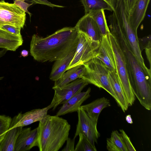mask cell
<instances>
[{
	"label": "cell",
	"mask_w": 151,
	"mask_h": 151,
	"mask_svg": "<svg viewBox=\"0 0 151 151\" xmlns=\"http://www.w3.org/2000/svg\"><path fill=\"white\" fill-rule=\"evenodd\" d=\"M78 36L75 27H64L45 37L34 34L30 42V54L41 63L63 58L76 50Z\"/></svg>",
	"instance_id": "1"
},
{
	"label": "cell",
	"mask_w": 151,
	"mask_h": 151,
	"mask_svg": "<svg viewBox=\"0 0 151 151\" xmlns=\"http://www.w3.org/2000/svg\"><path fill=\"white\" fill-rule=\"evenodd\" d=\"M114 36L123 51L126 62L129 78L132 91L140 104L146 109H151V73L141 63L132 51L122 32Z\"/></svg>",
	"instance_id": "2"
},
{
	"label": "cell",
	"mask_w": 151,
	"mask_h": 151,
	"mask_svg": "<svg viewBox=\"0 0 151 151\" xmlns=\"http://www.w3.org/2000/svg\"><path fill=\"white\" fill-rule=\"evenodd\" d=\"M38 127L37 145L40 151H58L68 137L70 125L60 116L47 115Z\"/></svg>",
	"instance_id": "3"
},
{
	"label": "cell",
	"mask_w": 151,
	"mask_h": 151,
	"mask_svg": "<svg viewBox=\"0 0 151 151\" xmlns=\"http://www.w3.org/2000/svg\"><path fill=\"white\" fill-rule=\"evenodd\" d=\"M85 70L80 78L88 84H93L107 91L116 100L109 77V70L100 59L95 58L83 65Z\"/></svg>",
	"instance_id": "4"
},
{
	"label": "cell",
	"mask_w": 151,
	"mask_h": 151,
	"mask_svg": "<svg viewBox=\"0 0 151 151\" xmlns=\"http://www.w3.org/2000/svg\"><path fill=\"white\" fill-rule=\"evenodd\" d=\"M108 35L113 52L116 70L129 106L135 100L130 83L124 53L115 37L111 33Z\"/></svg>",
	"instance_id": "5"
},
{
	"label": "cell",
	"mask_w": 151,
	"mask_h": 151,
	"mask_svg": "<svg viewBox=\"0 0 151 151\" xmlns=\"http://www.w3.org/2000/svg\"><path fill=\"white\" fill-rule=\"evenodd\" d=\"M113 12L116 15L122 32L132 51L138 60L145 64L139 46L137 32L134 30L129 21V15L125 11L123 0H117Z\"/></svg>",
	"instance_id": "6"
},
{
	"label": "cell",
	"mask_w": 151,
	"mask_h": 151,
	"mask_svg": "<svg viewBox=\"0 0 151 151\" xmlns=\"http://www.w3.org/2000/svg\"><path fill=\"white\" fill-rule=\"evenodd\" d=\"M78 33L76 50L67 70L72 68L83 65L96 57L99 42L93 41L84 34Z\"/></svg>",
	"instance_id": "7"
},
{
	"label": "cell",
	"mask_w": 151,
	"mask_h": 151,
	"mask_svg": "<svg viewBox=\"0 0 151 151\" xmlns=\"http://www.w3.org/2000/svg\"><path fill=\"white\" fill-rule=\"evenodd\" d=\"M88 84L82 79L78 78L63 86L52 88L54 94L48 106L50 109L52 108L55 110L59 105L63 104L72 96L81 92Z\"/></svg>",
	"instance_id": "8"
},
{
	"label": "cell",
	"mask_w": 151,
	"mask_h": 151,
	"mask_svg": "<svg viewBox=\"0 0 151 151\" xmlns=\"http://www.w3.org/2000/svg\"><path fill=\"white\" fill-rule=\"evenodd\" d=\"M77 112L78 122L73 138L75 139L80 133H81L85 136L93 145H95V143H97L100 136V134L97 128V122L91 119L81 107Z\"/></svg>",
	"instance_id": "9"
},
{
	"label": "cell",
	"mask_w": 151,
	"mask_h": 151,
	"mask_svg": "<svg viewBox=\"0 0 151 151\" xmlns=\"http://www.w3.org/2000/svg\"><path fill=\"white\" fill-rule=\"evenodd\" d=\"M0 17L6 24L23 28L25 12L14 4L0 1Z\"/></svg>",
	"instance_id": "10"
},
{
	"label": "cell",
	"mask_w": 151,
	"mask_h": 151,
	"mask_svg": "<svg viewBox=\"0 0 151 151\" xmlns=\"http://www.w3.org/2000/svg\"><path fill=\"white\" fill-rule=\"evenodd\" d=\"M49 109L47 106L42 109H34L24 114L19 113L12 119L9 129L18 127H23L40 122L47 115Z\"/></svg>",
	"instance_id": "11"
},
{
	"label": "cell",
	"mask_w": 151,
	"mask_h": 151,
	"mask_svg": "<svg viewBox=\"0 0 151 151\" xmlns=\"http://www.w3.org/2000/svg\"><path fill=\"white\" fill-rule=\"evenodd\" d=\"M38 132V127L32 130L31 127L22 128L16 140L14 151H29L37 146Z\"/></svg>",
	"instance_id": "12"
},
{
	"label": "cell",
	"mask_w": 151,
	"mask_h": 151,
	"mask_svg": "<svg viewBox=\"0 0 151 151\" xmlns=\"http://www.w3.org/2000/svg\"><path fill=\"white\" fill-rule=\"evenodd\" d=\"M75 27L78 32L84 34L93 41L99 42L102 36L95 21L88 14H85L78 20Z\"/></svg>",
	"instance_id": "13"
},
{
	"label": "cell",
	"mask_w": 151,
	"mask_h": 151,
	"mask_svg": "<svg viewBox=\"0 0 151 151\" xmlns=\"http://www.w3.org/2000/svg\"><path fill=\"white\" fill-rule=\"evenodd\" d=\"M108 34L101 36L96 58L101 61L109 70H116V65L114 53Z\"/></svg>",
	"instance_id": "14"
},
{
	"label": "cell",
	"mask_w": 151,
	"mask_h": 151,
	"mask_svg": "<svg viewBox=\"0 0 151 151\" xmlns=\"http://www.w3.org/2000/svg\"><path fill=\"white\" fill-rule=\"evenodd\" d=\"M91 88H88L85 92H80L74 95L63 104L56 115L60 116L77 111L83 103L90 96Z\"/></svg>",
	"instance_id": "15"
},
{
	"label": "cell",
	"mask_w": 151,
	"mask_h": 151,
	"mask_svg": "<svg viewBox=\"0 0 151 151\" xmlns=\"http://www.w3.org/2000/svg\"><path fill=\"white\" fill-rule=\"evenodd\" d=\"M109 77L118 106L125 112L129 106L116 70H109Z\"/></svg>",
	"instance_id": "16"
},
{
	"label": "cell",
	"mask_w": 151,
	"mask_h": 151,
	"mask_svg": "<svg viewBox=\"0 0 151 151\" xmlns=\"http://www.w3.org/2000/svg\"><path fill=\"white\" fill-rule=\"evenodd\" d=\"M150 0H137L129 16V19L132 27L137 32V29L145 17Z\"/></svg>",
	"instance_id": "17"
},
{
	"label": "cell",
	"mask_w": 151,
	"mask_h": 151,
	"mask_svg": "<svg viewBox=\"0 0 151 151\" xmlns=\"http://www.w3.org/2000/svg\"><path fill=\"white\" fill-rule=\"evenodd\" d=\"M110 106L109 100L102 97L88 104L81 105V107L86 111L91 119L97 122L99 114L102 110Z\"/></svg>",
	"instance_id": "18"
},
{
	"label": "cell",
	"mask_w": 151,
	"mask_h": 151,
	"mask_svg": "<svg viewBox=\"0 0 151 151\" xmlns=\"http://www.w3.org/2000/svg\"><path fill=\"white\" fill-rule=\"evenodd\" d=\"M23 42L22 37L16 36L0 28V48L14 51Z\"/></svg>",
	"instance_id": "19"
},
{
	"label": "cell",
	"mask_w": 151,
	"mask_h": 151,
	"mask_svg": "<svg viewBox=\"0 0 151 151\" xmlns=\"http://www.w3.org/2000/svg\"><path fill=\"white\" fill-rule=\"evenodd\" d=\"M75 51L72 52L63 58L55 61L50 76V80L54 81L57 80L67 71V69L74 57Z\"/></svg>",
	"instance_id": "20"
},
{
	"label": "cell",
	"mask_w": 151,
	"mask_h": 151,
	"mask_svg": "<svg viewBox=\"0 0 151 151\" xmlns=\"http://www.w3.org/2000/svg\"><path fill=\"white\" fill-rule=\"evenodd\" d=\"M85 68L83 65L72 68L67 70L62 76L55 81L52 88L63 86L78 78H80L83 74Z\"/></svg>",
	"instance_id": "21"
},
{
	"label": "cell",
	"mask_w": 151,
	"mask_h": 151,
	"mask_svg": "<svg viewBox=\"0 0 151 151\" xmlns=\"http://www.w3.org/2000/svg\"><path fill=\"white\" fill-rule=\"evenodd\" d=\"M22 128L18 127L9 129L0 143V151H14L16 140Z\"/></svg>",
	"instance_id": "22"
},
{
	"label": "cell",
	"mask_w": 151,
	"mask_h": 151,
	"mask_svg": "<svg viewBox=\"0 0 151 151\" xmlns=\"http://www.w3.org/2000/svg\"><path fill=\"white\" fill-rule=\"evenodd\" d=\"M85 10V14L90 12L100 10L113 12L111 6L104 0H81Z\"/></svg>",
	"instance_id": "23"
},
{
	"label": "cell",
	"mask_w": 151,
	"mask_h": 151,
	"mask_svg": "<svg viewBox=\"0 0 151 151\" xmlns=\"http://www.w3.org/2000/svg\"><path fill=\"white\" fill-rule=\"evenodd\" d=\"M106 141V148L109 151H127L120 134L117 130L112 132Z\"/></svg>",
	"instance_id": "24"
},
{
	"label": "cell",
	"mask_w": 151,
	"mask_h": 151,
	"mask_svg": "<svg viewBox=\"0 0 151 151\" xmlns=\"http://www.w3.org/2000/svg\"><path fill=\"white\" fill-rule=\"evenodd\" d=\"M88 14L95 21L101 36L107 35L110 32L107 24L104 10L92 11Z\"/></svg>",
	"instance_id": "25"
},
{
	"label": "cell",
	"mask_w": 151,
	"mask_h": 151,
	"mask_svg": "<svg viewBox=\"0 0 151 151\" xmlns=\"http://www.w3.org/2000/svg\"><path fill=\"white\" fill-rule=\"evenodd\" d=\"M79 140L75 147L74 151H96L95 145H93L83 134L80 133Z\"/></svg>",
	"instance_id": "26"
},
{
	"label": "cell",
	"mask_w": 151,
	"mask_h": 151,
	"mask_svg": "<svg viewBox=\"0 0 151 151\" xmlns=\"http://www.w3.org/2000/svg\"><path fill=\"white\" fill-rule=\"evenodd\" d=\"M140 49L142 50L144 49L147 58L149 63L151 69V43L150 35L138 39Z\"/></svg>",
	"instance_id": "27"
},
{
	"label": "cell",
	"mask_w": 151,
	"mask_h": 151,
	"mask_svg": "<svg viewBox=\"0 0 151 151\" xmlns=\"http://www.w3.org/2000/svg\"><path fill=\"white\" fill-rule=\"evenodd\" d=\"M11 120L9 116L0 115V143L10 127Z\"/></svg>",
	"instance_id": "28"
},
{
	"label": "cell",
	"mask_w": 151,
	"mask_h": 151,
	"mask_svg": "<svg viewBox=\"0 0 151 151\" xmlns=\"http://www.w3.org/2000/svg\"><path fill=\"white\" fill-rule=\"evenodd\" d=\"M0 28L13 35L22 37L20 33L21 28L20 27L5 24L1 26Z\"/></svg>",
	"instance_id": "29"
},
{
	"label": "cell",
	"mask_w": 151,
	"mask_h": 151,
	"mask_svg": "<svg viewBox=\"0 0 151 151\" xmlns=\"http://www.w3.org/2000/svg\"><path fill=\"white\" fill-rule=\"evenodd\" d=\"M120 134L127 151H136V150L131 142L129 137L123 129H120Z\"/></svg>",
	"instance_id": "30"
},
{
	"label": "cell",
	"mask_w": 151,
	"mask_h": 151,
	"mask_svg": "<svg viewBox=\"0 0 151 151\" xmlns=\"http://www.w3.org/2000/svg\"><path fill=\"white\" fill-rule=\"evenodd\" d=\"M14 4L19 7L25 12L28 13L31 17L32 14L28 10V8L33 4H29L23 0H17L14 1Z\"/></svg>",
	"instance_id": "31"
},
{
	"label": "cell",
	"mask_w": 151,
	"mask_h": 151,
	"mask_svg": "<svg viewBox=\"0 0 151 151\" xmlns=\"http://www.w3.org/2000/svg\"><path fill=\"white\" fill-rule=\"evenodd\" d=\"M137 0H123L125 10L129 15L135 6Z\"/></svg>",
	"instance_id": "32"
},
{
	"label": "cell",
	"mask_w": 151,
	"mask_h": 151,
	"mask_svg": "<svg viewBox=\"0 0 151 151\" xmlns=\"http://www.w3.org/2000/svg\"><path fill=\"white\" fill-rule=\"evenodd\" d=\"M66 145L62 150V151H74L75 139H71L69 137L67 139Z\"/></svg>",
	"instance_id": "33"
},
{
	"label": "cell",
	"mask_w": 151,
	"mask_h": 151,
	"mask_svg": "<svg viewBox=\"0 0 151 151\" xmlns=\"http://www.w3.org/2000/svg\"><path fill=\"white\" fill-rule=\"evenodd\" d=\"M35 4H38L47 5L50 7L63 8L65 6L53 4L47 0H29Z\"/></svg>",
	"instance_id": "34"
},
{
	"label": "cell",
	"mask_w": 151,
	"mask_h": 151,
	"mask_svg": "<svg viewBox=\"0 0 151 151\" xmlns=\"http://www.w3.org/2000/svg\"><path fill=\"white\" fill-rule=\"evenodd\" d=\"M112 7L114 10L116 5L117 0H104Z\"/></svg>",
	"instance_id": "35"
},
{
	"label": "cell",
	"mask_w": 151,
	"mask_h": 151,
	"mask_svg": "<svg viewBox=\"0 0 151 151\" xmlns=\"http://www.w3.org/2000/svg\"><path fill=\"white\" fill-rule=\"evenodd\" d=\"M125 119L127 122L130 124L133 123L132 119L130 115H127L125 117Z\"/></svg>",
	"instance_id": "36"
},
{
	"label": "cell",
	"mask_w": 151,
	"mask_h": 151,
	"mask_svg": "<svg viewBox=\"0 0 151 151\" xmlns=\"http://www.w3.org/2000/svg\"><path fill=\"white\" fill-rule=\"evenodd\" d=\"M7 51L6 49L0 48V58L3 56Z\"/></svg>",
	"instance_id": "37"
},
{
	"label": "cell",
	"mask_w": 151,
	"mask_h": 151,
	"mask_svg": "<svg viewBox=\"0 0 151 151\" xmlns=\"http://www.w3.org/2000/svg\"><path fill=\"white\" fill-rule=\"evenodd\" d=\"M28 51L25 50H22L21 53V55L24 57H25L28 56Z\"/></svg>",
	"instance_id": "38"
},
{
	"label": "cell",
	"mask_w": 151,
	"mask_h": 151,
	"mask_svg": "<svg viewBox=\"0 0 151 151\" xmlns=\"http://www.w3.org/2000/svg\"><path fill=\"white\" fill-rule=\"evenodd\" d=\"M6 24L5 23L0 17V27L2 25Z\"/></svg>",
	"instance_id": "39"
},
{
	"label": "cell",
	"mask_w": 151,
	"mask_h": 151,
	"mask_svg": "<svg viewBox=\"0 0 151 151\" xmlns=\"http://www.w3.org/2000/svg\"><path fill=\"white\" fill-rule=\"evenodd\" d=\"M3 78V77H0V80L2 79Z\"/></svg>",
	"instance_id": "40"
},
{
	"label": "cell",
	"mask_w": 151,
	"mask_h": 151,
	"mask_svg": "<svg viewBox=\"0 0 151 151\" xmlns=\"http://www.w3.org/2000/svg\"><path fill=\"white\" fill-rule=\"evenodd\" d=\"M4 0H0V1H4Z\"/></svg>",
	"instance_id": "41"
},
{
	"label": "cell",
	"mask_w": 151,
	"mask_h": 151,
	"mask_svg": "<svg viewBox=\"0 0 151 151\" xmlns=\"http://www.w3.org/2000/svg\"><path fill=\"white\" fill-rule=\"evenodd\" d=\"M14 0V1H15V0ZM23 0L25 1V0Z\"/></svg>",
	"instance_id": "42"
}]
</instances>
